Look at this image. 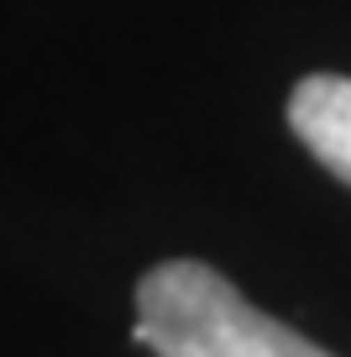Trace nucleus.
I'll return each instance as SVG.
<instances>
[{"mask_svg": "<svg viewBox=\"0 0 351 357\" xmlns=\"http://www.w3.org/2000/svg\"><path fill=\"white\" fill-rule=\"evenodd\" d=\"M132 336L157 357H330L194 257H173L142 273Z\"/></svg>", "mask_w": 351, "mask_h": 357, "instance_id": "nucleus-1", "label": "nucleus"}, {"mask_svg": "<svg viewBox=\"0 0 351 357\" xmlns=\"http://www.w3.org/2000/svg\"><path fill=\"white\" fill-rule=\"evenodd\" d=\"M288 126L341 184H351V79L341 74L299 79L288 95Z\"/></svg>", "mask_w": 351, "mask_h": 357, "instance_id": "nucleus-2", "label": "nucleus"}]
</instances>
